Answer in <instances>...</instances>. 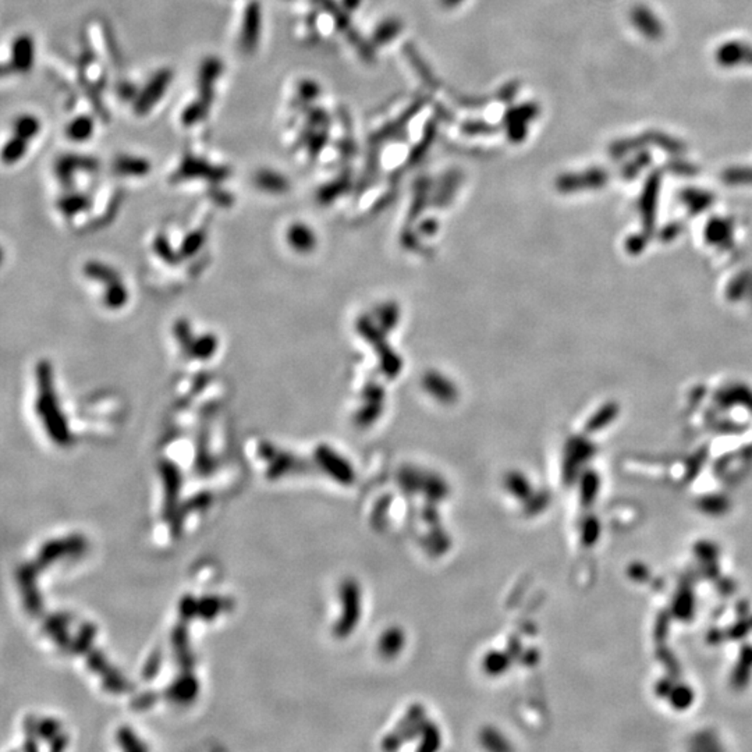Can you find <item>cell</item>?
<instances>
[{"label": "cell", "mask_w": 752, "mask_h": 752, "mask_svg": "<svg viewBox=\"0 0 752 752\" xmlns=\"http://www.w3.org/2000/svg\"><path fill=\"white\" fill-rule=\"evenodd\" d=\"M10 65L15 71L24 74L28 73L35 62V42L27 34L15 38L10 49Z\"/></svg>", "instance_id": "277c9868"}, {"label": "cell", "mask_w": 752, "mask_h": 752, "mask_svg": "<svg viewBox=\"0 0 752 752\" xmlns=\"http://www.w3.org/2000/svg\"><path fill=\"white\" fill-rule=\"evenodd\" d=\"M28 142L26 139H22L16 135L10 138V141L5 145L3 149V159L6 163H16L19 159H22L27 152Z\"/></svg>", "instance_id": "ba28073f"}, {"label": "cell", "mask_w": 752, "mask_h": 752, "mask_svg": "<svg viewBox=\"0 0 752 752\" xmlns=\"http://www.w3.org/2000/svg\"><path fill=\"white\" fill-rule=\"evenodd\" d=\"M716 63L724 69L752 66V45L742 41H727L715 53Z\"/></svg>", "instance_id": "7a4b0ae2"}, {"label": "cell", "mask_w": 752, "mask_h": 752, "mask_svg": "<svg viewBox=\"0 0 752 752\" xmlns=\"http://www.w3.org/2000/svg\"><path fill=\"white\" fill-rule=\"evenodd\" d=\"M633 27L648 41H659L665 35V26L659 16L645 5H637L630 12Z\"/></svg>", "instance_id": "6da1fadb"}, {"label": "cell", "mask_w": 752, "mask_h": 752, "mask_svg": "<svg viewBox=\"0 0 752 752\" xmlns=\"http://www.w3.org/2000/svg\"><path fill=\"white\" fill-rule=\"evenodd\" d=\"M538 114V106L536 105H525L524 108H518L511 110L507 114V119L510 121L509 124V135L511 141H520L527 134V123L532 120Z\"/></svg>", "instance_id": "5b68a950"}, {"label": "cell", "mask_w": 752, "mask_h": 752, "mask_svg": "<svg viewBox=\"0 0 752 752\" xmlns=\"http://www.w3.org/2000/svg\"><path fill=\"white\" fill-rule=\"evenodd\" d=\"M399 33V24L396 22H388L385 26H382L375 34V40L379 44L388 42L391 38H393Z\"/></svg>", "instance_id": "9c48e42d"}, {"label": "cell", "mask_w": 752, "mask_h": 752, "mask_svg": "<svg viewBox=\"0 0 752 752\" xmlns=\"http://www.w3.org/2000/svg\"><path fill=\"white\" fill-rule=\"evenodd\" d=\"M94 134V123L87 116H78L70 121L67 127V135L76 142L88 141Z\"/></svg>", "instance_id": "52a82bcc"}, {"label": "cell", "mask_w": 752, "mask_h": 752, "mask_svg": "<svg viewBox=\"0 0 752 752\" xmlns=\"http://www.w3.org/2000/svg\"><path fill=\"white\" fill-rule=\"evenodd\" d=\"M170 80H171V71L170 70L157 71V74H155L151 78V81L146 84V87L141 92V95H139V98H138V101L135 103L137 105L135 109L139 113L149 112L153 108V103L155 102L157 103L162 99L166 88L170 84Z\"/></svg>", "instance_id": "3957f363"}, {"label": "cell", "mask_w": 752, "mask_h": 752, "mask_svg": "<svg viewBox=\"0 0 752 752\" xmlns=\"http://www.w3.org/2000/svg\"><path fill=\"white\" fill-rule=\"evenodd\" d=\"M307 88H308V89H312V88H315L314 83H312V84H311V83H307ZM307 94H308V98H314V96H315V92H314V91H312V92L309 91V92H307Z\"/></svg>", "instance_id": "8fae6325"}, {"label": "cell", "mask_w": 752, "mask_h": 752, "mask_svg": "<svg viewBox=\"0 0 752 752\" xmlns=\"http://www.w3.org/2000/svg\"><path fill=\"white\" fill-rule=\"evenodd\" d=\"M41 133V121L37 116L22 114L13 121V135L30 142Z\"/></svg>", "instance_id": "8992f818"}, {"label": "cell", "mask_w": 752, "mask_h": 752, "mask_svg": "<svg viewBox=\"0 0 752 752\" xmlns=\"http://www.w3.org/2000/svg\"><path fill=\"white\" fill-rule=\"evenodd\" d=\"M460 2H461V0H442V3L445 6H447V8H450V6L456 5V3H460Z\"/></svg>", "instance_id": "30bf717a"}]
</instances>
